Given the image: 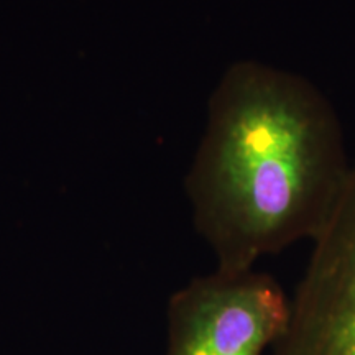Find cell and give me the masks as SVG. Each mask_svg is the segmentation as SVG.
I'll use <instances>...</instances> for the list:
<instances>
[{"instance_id":"obj_1","label":"cell","mask_w":355,"mask_h":355,"mask_svg":"<svg viewBox=\"0 0 355 355\" xmlns=\"http://www.w3.org/2000/svg\"><path fill=\"white\" fill-rule=\"evenodd\" d=\"M350 168L334 105L309 79L260 61L230 64L209 99L186 191L217 268L316 241Z\"/></svg>"},{"instance_id":"obj_2","label":"cell","mask_w":355,"mask_h":355,"mask_svg":"<svg viewBox=\"0 0 355 355\" xmlns=\"http://www.w3.org/2000/svg\"><path fill=\"white\" fill-rule=\"evenodd\" d=\"M290 316L291 300L272 275L216 268L170 298L166 355H268Z\"/></svg>"},{"instance_id":"obj_3","label":"cell","mask_w":355,"mask_h":355,"mask_svg":"<svg viewBox=\"0 0 355 355\" xmlns=\"http://www.w3.org/2000/svg\"><path fill=\"white\" fill-rule=\"evenodd\" d=\"M268 355H355V162L347 186L291 298V316Z\"/></svg>"}]
</instances>
